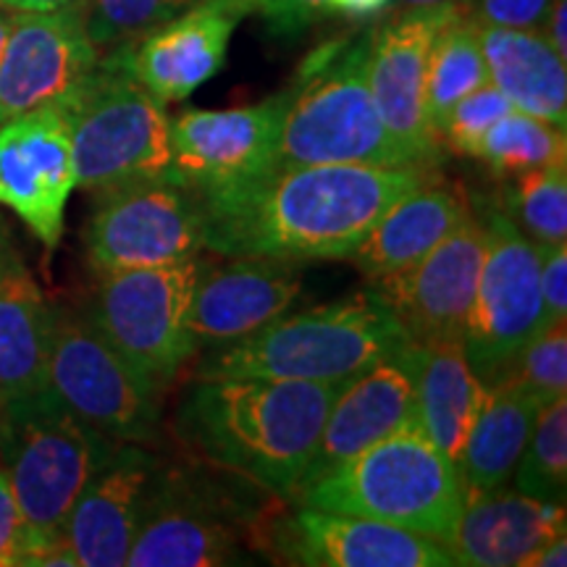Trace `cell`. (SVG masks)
<instances>
[{
  "label": "cell",
  "mask_w": 567,
  "mask_h": 567,
  "mask_svg": "<svg viewBox=\"0 0 567 567\" xmlns=\"http://www.w3.org/2000/svg\"><path fill=\"white\" fill-rule=\"evenodd\" d=\"M434 182L425 166L302 163L195 193L203 247L224 258L289 264L352 258L379 218Z\"/></svg>",
  "instance_id": "6da1fadb"
},
{
  "label": "cell",
  "mask_w": 567,
  "mask_h": 567,
  "mask_svg": "<svg viewBox=\"0 0 567 567\" xmlns=\"http://www.w3.org/2000/svg\"><path fill=\"white\" fill-rule=\"evenodd\" d=\"M344 384L260 375L197 379L176 425L210 465L264 492L292 496Z\"/></svg>",
  "instance_id": "7a4b0ae2"
},
{
  "label": "cell",
  "mask_w": 567,
  "mask_h": 567,
  "mask_svg": "<svg viewBox=\"0 0 567 567\" xmlns=\"http://www.w3.org/2000/svg\"><path fill=\"white\" fill-rule=\"evenodd\" d=\"M118 442L80 421L51 389L0 408V467L24 526L21 565H76L63 530Z\"/></svg>",
  "instance_id": "3957f363"
},
{
  "label": "cell",
  "mask_w": 567,
  "mask_h": 567,
  "mask_svg": "<svg viewBox=\"0 0 567 567\" xmlns=\"http://www.w3.org/2000/svg\"><path fill=\"white\" fill-rule=\"evenodd\" d=\"M373 27L323 42L287 87V105L271 166L363 163L415 166L375 109L368 63Z\"/></svg>",
  "instance_id": "277c9868"
},
{
  "label": "cell",
  "mask_w": 567,
  "mask_h": 567,
  "mask_svg": "<svg viewBox=\"0 0 567 567\" xmlns=\"http://www.w3.org/2000/svg\"><path fill=\"white\" fill-rule=\"evenodd\" d=\"M408 339L392 310L365 289L300 313H284L250 337L213 347L195 375H260L344 384Z\"/></svg>",
  "instance_id": "5b68a950"
},
{
  "label": "cell",
  "mask_w": 567,
  "mask_h": 567,
  "mask_svg": "<svg viewBox=\"0 0 567 567\" xmlns=\"http://www.w3.org/2000/svg\"><path fill=\"white\" fill-rule=\"evenodd\" d=\"M292 496L297 505L373 517L442 544L467 499L460 467L415 423L305 481Z\"/></svg>",
  "instance_id": "8992f818"
},
{
  "label": "cell",
  "mask_w": 567,
  "mask_h": 567,
  "mask_svg": "<svg viewBox=\"0 0 567 567\" xmlns=\"http://www.w3.org/2000/svg\"><path fill=\"white\" fill-rule=\"evenodd\" d=\"M55 105L69 124L76 187L101 195L168 176L166 103L132 74L124 48L103 53L80 87Z\"/></svg>",
  "instance_id": "52a82bcc"
},
{
  "label": "cell",
  "mask_w": 567,
  "mask_h": 567,
  "mask_svg": "<svg viewBox=\"0 0 567 567\" xmlns=\"http://www.w3.org/2000/svg\"><path fill=\"white\" fill-rule=\"evenodd\" d=\"M200 268L203 258L193 255L168 266L97 274L90 323L158 392L197 352L189 305Z\"/></svg>",
  "instance_id": "ba28073f"
},
{
  "label": "cell",
  "mask_w": 567,
  "mask_h": 567,
  "mask_svg": "<svg viewBox=\"0 0 567 567\" xmlns=\"http://www.w3.org/2000/svg\"><path fill=\"white\" fill-rule=\"evenodd\" d=\"M48 389L113 442H158L161 392L113 350L87 316L53 308Z\"/></svg>",
  "instance_id": "9c48e42d"
},
{
  "label": "cell",
  "mask_w": 567,
  "mask_h": 567,
  "mask_svg": "<svg viewBox=\"0 0 567 567\" xmlns=\"http://www.w3.org/2000/svg\"><path fill=\"white\" fill-rule=\"evenodd\" d=\"M478 221L486 231V250L463 347L467 363L488 386L547 323L538 289V245L496 205H486Z\"/></svg>",
  "instance_id": "30bf717a"
},
{
  "label": "cell",
  "mask_w": 567,
  "mask_h": 567,
  "mask_svg": "<svg viewBox=\"0 0 567 567\" xmlns=\"http://www.w3.org/2000/svg\"><path fill=\"white\" fill-rule=\"evenodd\" d=\"M245 507L221 484L200 471L158 467L126 565H239L245 563Z\"/></svg>",
  "instance_id": "8fae6325"
},
{
  "label": "cell",
  "mask_w": 567,
  "mask_h": 567,
  "mask_svg": "<svg viewBox=\"0 0 567 567\" xmlns=\"http://www.w3.org/2000/svg\"><path fill=\"white\" fill-rule=\"evenodd\" d=\"M95 197L82 234L95 274L168 266L200 255L203 216L193 189L166 176Z\"/></svg>",
  "instance_id": "7c38bea8"
},
{
  "label": "cell",
  "mask_w": 567,
  "mask_h": 567,
  "mask_svg": "<svg viewBox=\"0 0 567 567\" xmlns=\"http://www.w3.org/2000/svg\"><path fill=\"white\" fill-rule=\"evenodd\" d=\"M484 250V224L471 216L413 266L371 281L368 289L392 310L413 342H463Z\"/></svg>",
  "instance_id": "4fadbf2b"
},
{
  "label": "cell",
  "mask_w": 567,
  "mask_h": 567,
  "mask_svg": "<svg viewBox=\"0 0 567 567\" xmlns=\"http://www.w3.org/2000/svg\"><path fill=\"white\" fill-rule=\"evenodd\" d=\"M74 187V151L59 105L0 124V205L17 213L48 252L61 243Z\"/></svg>",
  "instance_id": "5bb4252c"
},
{
  "label": "cell",
  "mask_w": 567,
  "mask_h": 567,
  "mask_svg": "<svg viewBox=\"0 0 567 567\" xmlns=\"http://www.w3.org/2000/svg\"><path fill=\"white\" fill-rule=\"evenodd\" d=\"M287 90L229 111L189 109L168 118V179L203 193L266 172L274 163Z\"/></svg>",
  "instance_id": "9a60e30c"
},
{
  "label": "cell",
  "mask_w": 567,
  "mask_h": 567,
  "mask_svg": "<svg viewBox=\"0 0 567 567\" xmlns=\"http://www.w3.org/2000/svg\"><path fill=\"white\" fill-rule=\"evenodd\" d=\"M97 61L82 9L13 11L0 59V124L61 103Z\"/></svg>",
  "instance_id": "2e32d148"
},
{
  "label": "cell",
  "mask_w": 567,
  "mask_h": 567,
  "mask_svg": "<svg viewBox=\"0 0 567 567\" xmlns=\"http://www.w3.org/2000/svg\"><path fill=\"white\" fill-rule=\"evenodd\" d=\"M452 9H394L373 27L368 82L375 109L396 145L425 168L442 161V142L425 118V66L431 42Z\"/></svg>",
  "instance_id": "e0dca14e"
},
{
  "label": "cell",
  "mask_w": 567,
  "mask_h": 567,
  "mask_svg": "<svg viewBox=\"0 0 567 567\" xmlns=\"http://www.w3.org/2000/svg\"><path fill=\"white\" fill-rule=\"evenodd\" d=\"M276 555L308 567H450L442 542L373 517L297 505L268 536Z\"/></svg>",
  "instance_id": "ac0fdd59"
},
{
  "label": "cell",
  "mask_w": 567,
  "mask_h": 567,
  "mask_svg": "<svg viewBox=\"0 0 567 567\" xmlns=\"http://www.w3.org/2000/svg\"><path fill=\"white\" fill-rule=\"evenodd\" d=\"M252 11V0H197L124 48L126 63L161 103L187 101L224 69L234 30Z\"/></svg>",
  "instance_id": "d6986e66"
},
{
  "label": "cell",
  "mask_w": 567,
  "mask_h": 567,
  "mask_svg": "<svg viewBox=\"0 0 567 567\" xmlns=\"http://www.w3.org/2000/svg\"><path fill=\"white\" fill-rule=\"evenodd\" d=\"M158 467V457L147 446L116 444L111 457L97 467L76 505L71 507L63 530V544L74 555L76 565H126Z\"/></svg>",
  "instance_id": "ffe728a7"
},
{
  "label": "cell",
  "mask_w": 567,
  "mask_h": 567,
  "mask_svg": "<svg viewBox=\"0 0 567 567\" xmlns=\"http://www.w3.org/2000/svg\"><path fill=\"white\" fill-rule=\"evenodd\" d=\"M413 423L415 342L408 339L339 389L302 484Z\"/></svg>",
  "instance_id": "44dd1931"
},
{
  "label": "cell",
  "mask_w": 567,
  "mask_h": 567,
  "mask_svg": "<svg viewBox=\"0 0 567 567\" xmlns=\"http://www.w3.org/2000/svg\"><path fill=\"white\" fill-rule=\"evenodd\" d=\"M231 264L208 266L197 276L189 331L197 350L224 347L255 334L289 313L302 292L297 264L274 258H229Z\"/></svg>",
  "instance_id": "7402d4cb"
},
{
  "label": "cell",
  "mask_w": 567,
  "mask_h": 567,
  "mask_svg": "<svg viewBox=\"0 0 567 567\" xmlns=\"http://www.w3.org/2000/svg\"><path fill=\"white\" fill-rule=\"evenodd\" d=\"M559 534H565V505L499 488L467 496L444 547L455 565L528 567L530 557Z\"/></svg>",
  "instance_id": "603a6c76"
},
{
  "label": "cell",
  "mask_w": 567,
  "mask_h": 567,
  "mask_svg": "<svg viewBox=\"0 0 567 567\" xmlns=\"http://www.w3.org/2000/svg\"><path fill=\"white\" fill-rule=\"evenodd\" d=\"M471 216V203L457 189L434 182L425 184L379 218L352 252V264L368 281L384 279L413 266Z\"/></svg>",
  "instance_id": "cb8c5ba5"
},
{
  "label": "cell",
  "mask_w": 567,
  "mask_h": 567,
  "mask_svg": "<svg viewBox=\"0 0 567 567\" xmlns=\"http://www.w3.org/2000/svg\"><path fill=\"white\" fill-rule=\"evenodd\" d=\"M484 400L486 386L460 339L415 342V425L455 465Z\"/></svg>",
  "instance_id": "d4e9b609"
},
{
  "label": "cell",
  "mask_w": 567,
  "mask_h": 567,
  "mask_svg": "<svg viewBox=\"0 0 567 567\" xmlns=\"http://www.w3.org/2000/svg\"><path fill=\"white\" fill-rule=\"evenodd\" d=\"M488 82L528 116L567 126V63L542 32L476 21Z\"/></svg>",
  "instance_id": "484cf974"
},
{
  "label": "cell",
  "mask_w": 567,
  "mask_h": 567,
  "mask_svg": "<svg viewBox=\"0 0 567 567\" xmlns=\"http://www.w3.org/2000/svg\"><path fill=\"white\" fill-rule=\"evenodd\" d=\"M53 308L24 266L0 281V408L48 389Z\"/></svg>",
  "instance_id": "4316f807"
},
{
  "label": "cell",
  "mask_w": 567,
  "mask_h": 567,
  "mask_svg": "<svg viewBox=\"0 0 567 567\" xmlns=\"http://www.w3.org/2000/svg\"><path fill=\"white\" fill-rule=\"evenodd\" d=\"M538 402L509 384L486 386V400L467 434L460 476L465 496L492 494L513 481L534 431Z\"/></svg>",
  "instance_id": "83f0119b"
},
{
  "label": "cell",
  "mask_w": 567,
  "mask_h": 567,
  "mask_svg": "<svg viewBox=\"0 0 567 567\" xmlns=\"http://www.w3.org/2000/svg\"><path fill=\"white\" fill-rule=\"evenodd\" d=\"M486 82L488 71L484 53H481L476 21L457 6L439 27L436 38L431 42L429 66H425V118H429L436 140L452 105Z\"/></svg>",
  "instance_id": "f1b7e54d"
},
{
  "label": "cell",
  "mask_w": 567,
  "mask_h": 567,
  "mask_svg": "<svg viewBox=\"0 0 567 567\" xmlns=\"http://www.w3.org/2000/svg\"><path fill=\"white\" fill-rule=\"evenodd\" d=\"M536 245L567 239V163L513 174L496 205Z\"/></svg>",
  "instance_id": "f546056e"
},
{
  "label": "cell",
  "mask_w": 567,
  "mask_h": 567,
  "mask_svg": "<svg viewBox=\"0 0 567 567\" xmlns=\"http://www.w3.org/2000/svg\"><path fill=\"white\" fill-rule=\"evenodd\" d=\"M476 158L499 176L534 172L567 163V137L559 126L513 109L484 134Z\"/></svg>",
  "instance_id": "4dcf8cb0"
},
{
  "label": "cell",
  "mask_w": 567,
  "mask_h": 567,
  "mask_svg": "<svg viewBox=\"0 0 567 567\" xmlns=\"http://www.w3.org/2000/svg\"><path fill=\"white\" fill-rule=\"evenodd\" d=\"M515 488L544 502L565 505L567 492V400L547 402L538 408L534 431L517 463Z\"/></svg>",
  "instance_id": "1f68e13d"
},
{
  "label": "cell",
  "mask_w": 567,
  "mask_h": 567,
  "mask_svg": "<svg viewBox=\"0 0 567 567\" xmlns=\"http://www.w3.org/2000/svg\"><path fill=\"white\" fill-rule=\"evenodd\" d=\"M195 3L197 0H87L82 9L84 30L103 55L132 48Z\"/></svg>",
  "instance_id": "d6a6232c"
},
{
  "label": "cell",
  "mask_w": 567,
  "mask_h": 567,
  "mask_svg": "<svg viewBox=\"0 0 567 567\" xmlns=\"http://www.w3.org/2000/svg\"><path fill=\"white\" fill-rule=\"evenodd\" d=\"M492 384H509L534 396L538 405L567 394V321L551 323L515 354ZM488 384V386H492Z\"/></svg>",
  "instance_id": "836d02e7"
},
{
  "label": "cell",
  "mask_w": 567,
  "mask_h": 567,
  "mask_svg": "<svg viewBox=\"0 0 567 567\" xmlns=\"http://www.w3.org/2000/svg\"><path fill=\"white\" fill-rule=\"evenodd\" d=\"M513 109L515 105L509 103L507 97L502 95V90H496L492 82L481 84V87L467 92L463 101L452 105V111L446 113L444 118L439 140H442V145L450 147L452 153L476 158L484 134Z\"/></svg>",
  "instance_id": "e575fe53"
},
{
  "label": "cell",
  "mask_w": 567,
  "mask_h": 567,
  "mask_svg": "<svg viewBox=\"0 0 567 567\" xmlns=\"http://www.w3.org/2000/svg\"><path fill=\"white\" fill-rule=\"evenodd\" d=\"M551 6L555 0H463L460 9L478 24L542 32Z\"/></svg>",
  "instance_id": "d590c367"
},
{
  "label": "cell",
  "mask_w": 567,
  "mask_h": 567,
  "mask_svg": "<svg viewBox=\"0 0 567 567\" xmlns=\"http://www.w3.org/2000/svg\"><path fill=\"white\" fill-rule=\"evenodd\" d=\"M252 9L274 34L297 38L316 21L331 17V0H252Z\"/></svg>",
  "instance_id": "8d00e7d4"
},
{
  "label": "cell",
  "mask_w": 567,
  "mask_h": 567,
  "mask_svg": "<svg viewBox=\"0 0 567 567\" xmlns=\"http://www.w3.org/2000/svg\"><path fill=\"white\" fill-rule=\"evenodd\" d=\"M538 260L544 323L567 321V245H538Z\"/></svg>",
  "instance_id": "74e56055"
},
{
  "label": "cell",
  "mask_w": 567,
  "mask_h": 567,
  "mask_svg": "<svg viewBox=\"0 0 567 567\" xmlns=\"http://www.w3.org/2000/svg\"><path fill=\"white\" fill-rule=\"evenodd\" d=\"M24 559V526L9 476L0 467V567L21 565Z\"/></svg>",
  "instance_id": "f35d334b"
},
{
  "label": "cell",
  "mask_w": 567,
  "mask_h": 567,
  "mask_svg": "<svg viewBox=\"0 0 567 567\" xmlns=\"http://www.w3.org/2000/svg\"><path fill=\"white\" fill-rule=\"evenodd\" d=\"M392 9L394 0H331V17L339 13L347 19H371Z\"/></svg>",
  "instance_id": "ab89813d"
},
{
  "label": "cell",
  "mask_w": 567,
  "mask_h": 567,
  "mask_svg": "<svg viewBox=\"0 0 567 567\" xmlns=\"http://www.w3.org/2000/svg\"><path fill=\"white\" fill-rule=\"evenodd\" d=\"M542 34L549 40V45L567 61V0H555L547 21H544Z\"/></svg>",
  "instance_id": "60d3db41"
},
{
  "label": "cell",
  "mask_w": 567,
  "mask_h": 567,
  "mask_svg": "<svg viewBox=\"0 0 567 567\" xmlns=\"http://www.w3.org/2000/svg\"><path fill=\"white\" fill-rule=\"evenodd\" d=\"M87 0H0V6L9 11H63V9H84Z\"/></svg>",
  "instance_id": "b9f144b4"
},
{
  "label": "cell",
  "mask_w": 567,
  "mask_h": 567,
  "mask_svg": "<svg viewBox=\"0 0 567 567\" xmlns=\"http://www.w3.org/2000/svg\"><path fill=\"white\" fill-rule=\"evenodd\" d=\"M567 565V534H559L544 544L542 549L530 557L528 567H565Z\"/></svg>",
  "instance_id": "7bdbcfd3"
},
{
  "label": "cell",
  "mask_w": 567,
  "mask_h": 567,
  "mask_svg": "<svg viewBox=\"0 0 567 567\" xmlns=\"http://www.w3.org/2000/svg\"><path fill=\"white\" fill-rule=\"evenodd\" d=\"M19 264H21V260H19L17 250L11 247L9 237H6V231L0 229V281H3L6 276H9Z\"/></svg>",
  "instance_id": "ee69618b"
},
{
  "label": "cell",
  "mask_w": 567,
  "mask_h": 567,
  "mask_svg": "<svg viewBox=\"0 0 567 567\" xmlns=\"http://www.w3.org/2000/svg\"><path fill=\"white\" fill-rule=\"evenodd\" d=\"M452 6H463V0H394V9H452Z\"/></svg>",
  "instance_id": "f6af8a7d"
},
{
  "label": "cell",
  "mask_w": 567,
  "mask_h": 567,
  "mask_svg": "<svg viewBox=\"0 0 567 567\" xmlns=\"http://www.w3.org/2000/svg\"><path fill=\"white\" fill-rule=\"evenodd\" d=\"M11 13L9 9H3L0 6V59H3V48H6V40H9V30H11Z\"/></svg>",
  "instance_id": "bcb514c9"
},
{
  "label": "cell",
  "mask_w": 567,
  "mask_h": 567,
  "mask_svg": "<svg viewBox=\"0 0 567 567\" xmlns=\"http://www.w3.org/2000/svg\"><path fill=\"white\" fill-rule=\"evenodd\" d=\"M0 229H3V226H0Z\"/></svg>",
  "instance_id": "7dc6e473"
}]
</instances>
